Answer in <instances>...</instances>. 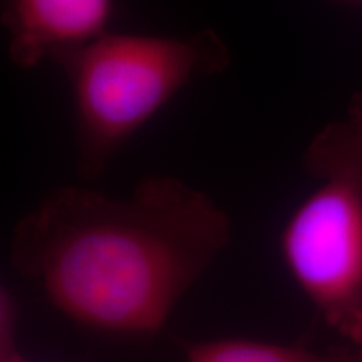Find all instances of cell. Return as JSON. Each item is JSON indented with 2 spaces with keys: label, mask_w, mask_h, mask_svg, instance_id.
Returning <instances> with one entry per match:
<instances>
[{
  "label": "cell",
  "mask_w": 362,
  "mask_h": 362,
  "mask_svg": "<svg viewBox=\"0 0 362 362\" xmlns=\"http://www.w3.org/2000/svg\"><path fill=\"white\" fill-rule=\"evenodd\" d=\"M185 362H362V349L347 344L332 351H312L300 344H277L245 337L178 341Z\"/></svg>",
  "instance_id": "obj_5"
},
{
  "label": "cell",
  "mask_w": 362,
  "mask_h": 362,
  "mask_svg": "<svg viewBox=\"0 0 362 362\" xmlns=\"http://www.w3.org/2000/svg\"><path fill=\"white\" fill-rule=\"evenodd\" d=\"M52 61L71 88L78 173L94 181L176 94L223 72L232 56L211 29L188 35L110 30Z\"/></svg>",
  "instance_id": "obj_2"
},
{
  "label": "cell",
  "mask_w": 362,
  "mask_h": 362,
  "mask_svg": "<svg viewBox=\"0 0 362 362\" xmlns=\"http://www.w3.org/2000/svg\"><path fill=\"white\" fill-rule=\"evenodd\" d=\"M342 138L362 155V93L352 96L349 106H347L346 117L334 121Z\"/></svg>",
  "instance_id": "obj_7"
},
{
  "label": "cell",
  "mask_w": 362,
  "mask_h": 362,
  "mask_svg": "<svg viewBox=\"0 0 362 362\" xmlns=\"http://www.w3.org/2000/svg\"><path fill=\"white\" fill-rule=\"evenodd\" d=\"M116 0H4L2 24L13 66L30 69L106 33Z\"/></svg>",
  "instance_id": "obj_4"
},
{
  "label": "cell",
  "mask_w": 362,
  "mask_h": 362,
  "mask_svg": "<svg viewBox=\"0 0 362 362\" xmlns=\"http://www.w3.org/2000/svg\"><path fill=\"white\" fill-rule=\"evenodd\" d=\"M0 362H34V361H29L24 354H22L21 349H17V351L4 352V354H0Z\"/></svg>",
  "instance_id": "obj_8"
},
{
  "label": "cell",
  "mask_w": 362,
  "mask_h": 362,
  "mask_svg": "<svg viewBox=\"0 0 362 362\" xmlns=\"http://www.w3.org/2000/svg\"><path fill=\"white\" fill-rule=\"evenodd\" d=\"M232 243V221L176 176L126 197L54 189L13 228V270L72 324L123 339L155 337Z\"/></svg>",
  "instance_id": "obj_1"
},
{
  "label": "cell",
  "mask_w": 362,
  "mask_h": 362,
  "mask_svg": "<svg viewBox=\"0 0 362 362\" xmlns=\"http://www.w3.org/2000/svg\"><path fill=\"white\" fill-rule=\"evenodd\" d=\"M21 324L19 302L11 288L2 285L0 288V354L21 349L17 344Z\"/></svg>",
  "instance_id": "obj_6"
},
{
  "label": "cell",
  "mask_w": 362,
  "mask_h": 362,
  "mask_svg": "<svg viewBox=\"0 0 362 362\" xmlns=\"http://www.w3.org/2000/svg\"><path fill=\"white\" fill-rule=\"evenodd\" d=\"M304 166L322 185L284 225L280 257L329 327L362 349V158L319 133Z\"/></svg>",
  "instance_id": "obj_3"
}]
</instances>
